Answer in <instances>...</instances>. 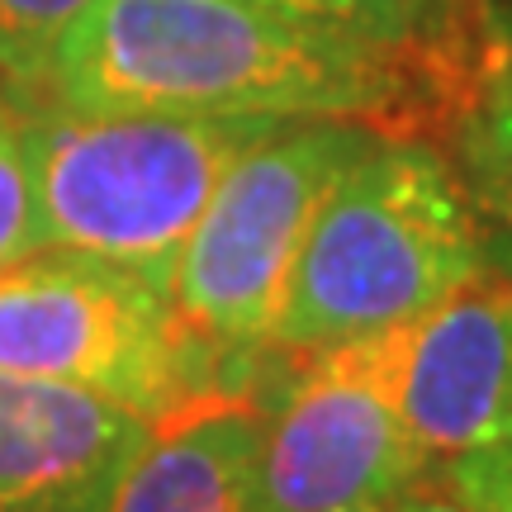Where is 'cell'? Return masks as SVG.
<instances>
[{
	"label": "cell",
	"instance_id": "9a60e30c",
	"mask_svg": "<svg viewBox=\"0 0 512 512\" xmlns=\"http://www.w3.org/2000/svg\"><path fill=\"white\" fill-rule=\"evenodd\" d=\"M384 512H465V508H460L456 498L437 484V475H432V479H422V484H413L403 498H394Z\"/></svg>",
	"mask_w": 512,
	"mask_h": 512
},
{
	"label": "cell",
	"instance_id": "3957f363",
	"mask_svg": "<svg viewBox=\"0 0 512 512\" xmlns=\"http://www.w3.org/2000/svg\"><path fill=\"white\" fill-rule=\"evenodd\" d=\"M380 138L351 119H280L223 171L171 271V309L214 399L252 394L294 256Z\"/></svg>",
	"mask_w": 512,
	"mask_h": 512
},
{
	"label": "cell",
	"instance_id": "ba28073f",
	"mask_svg": "<svg viewBox=\"0 0 512 512\" xmlns=\"http://www.w3.org/2000/svg\"><path fill=\"white\" fill-rule=\"evenodd\" d=\"M143 437L91 389L0 370V512H105Z\"/></svg>",
	"mask_w": 512,
	"mask_h": 512
},
{
	"label": "cell",
	"instance_id": "7c38bea8",
	"mask_svg": "<svg viewBox=\"0 0 512 512\" xmlns=\"http://www.w3.org/2000/svg\"><path fill=\"white\" fill-rule=\"evenodd\" d=\"M95 0H0V91L10 105L29 95L53 48Z\"/></svg>",
	"mask_w": 512,
	"mask_h": 512
},
{
	"label": "cell",
	"instance_id": "8992f818",
	"mask_svg": "<svg viewBox=\"0 0 512 512\" xmlns=\"http://www.w3.org/2000/svg\"><path fill=\"white\" fill-rule=\"evenodd\" d=\"M0 370L91 389L147 427L214 399L166 285L62 247L0 271Z\"/></svg>",
	"mask_w": 512,
	"mask_h": 512
},
{
	"label": "cell",
	"instance_id": "52a82bcc",
	"mask_svg": "<svg viewBox=\"0 0 512 512\" xmlns=\"http://www.w3.org/2000/svg\"><path fill=\"white\" fill-rule=\"evenodd\" d=\"M394 399L437 465L512 441V266H489L399 328Z\"/></svg>",
	"mask_w": 512,
	"mask_h": 512
},
{
	"label": "cell",
	"instance_id": "5bb4252c",
	"mask_svg": "<svg viewBox=\"0 0 512 512\" xmlns=\"http://www.w3.org/2000/svg\"><path fill=\"white\" fill-rule=\"evenodd\" d=\"M437 484L465 512H512V441L441 460Z\"/></svg>",
	"mask_w": 512,
	"mask_h": 512
},
{
	"label": "cell",
	"instance_id": "8fae6325",
	"mask_svg": "<svg viewBox=\"0 0 512 512\" xmlns=\"http://www.w3.org/2000/svg\"><path fill=\"white\" fill-rule=\"evenodd\" d=\"M252 5L309 19V24H328L342 34L375 38L389 48H413V53L437 57L456 81L460 100L484 0H252Z\"/></svg>",
	"mask_w": 512,
	"mask_h": 512
},
{
	"label": "cell",
	"instance_id": "277c9868",
	"mask_svg": "<svg viewBox=\"0 0 512 512\" xmlns=\"http://www.w3.org/2000/svg\"><path fill=\"white\" fill-rule=\"evenodd\" d=\"M256 114H24L43 247L166 285L223 171L275 128Z\"/></svg>",
	"mask_w": 512,
	"mask_h": 512
},
{
	"label": "cell",
	"instance_id": "7a4b0ae2",
	"mask_svg": "<svg viewBox=\"0 0 512 512\" xmlns=\"http://www.w3.org/2000/svg\"><path fill=\"white\" fill-rule=\"evenodd\" d=\"M489 266L494 252L451 157L427 138H380L318 209L266 351L408 328Z\"/></svg>",
	"mask_w": 512,
	"mask_h": 512
},
{
	"label": "cell",
	"instance_id": "6da1fadb",
	"mask_svg": "<svg viewBox=\"0 0 512 512\" xmlns=\"http://www.w3.org/2000/svg\"><path fill=\"white\" fill-rule=\"evenodd\" d=\"M15 110L351 119L441 143L456 81L427 53L252 0H95Z\"/></svg>",
	"mask_w": 512,
	"mask_h": 512
},
{
	"label": "cell",
	"instance_id": "30bf717a",
	"mask_svg": "<svg viewBox=\"0 0 512 512\" xmlns=\"http://www.w3.org/2000/svg\"><path fill=\"white\" fill-rule=\"evenodd\" d=\"M494 266H512V0L479 5V34L456 114L441 133Z\"/></svg>",
	"mask_w": 512,
	"mask_h": 512
},
{
	"label": "cell",
	"instance_id": "2e32d148",
	"mask_svg": "<svg viewBox=\"0 0 512 512\" xmlns=\"http://www.w3.org/2000/svg\"><path fill=\"white\" fill-rule=\"evenodd\" d=\"M347 512H384V508H347Z\"/></svg>",
	"mask_w": 512,
	"mask_h": 512
},
{
	"label": "cell",
	"instance_id": "5b68a950",
	"mask_svg": "<svg viewBox=\"0 0 512 512\" xmlns=\"http://www.w3.org/2000/svg\"><path fill=\"white\" fill-rule=\"evenodd\" d=\"M394 342L399 328L256 361V512L389 508L437 475L394 399Z\"/></svg>",
	"mask_w": 512,
	"mask_h": 512
},
{
	"label": "cell",
	"instance_id": "9c48e42d",
	"mask_svg": "<svg viewBox=\"0 0 512 512\" xmlns=\"http://www.w3.org/2000/svg\"><path fill=\"white\" fill-rule=\"evenodd\" d=\"M252 403L195 399L152 422L105 512H256Z\"/></svg>",
	"mask_w": 512,
	"mask_h": 512
},
{
	"label": "cell",
	"instance_id": "4fadbf2b",
	"mask_svg": "<svg viewBox=\"0 0 512 512\" xmlns=\"http://www.w3.org/2000/svg\"><path fill=\"white\" fill-rule=\"evenodd\" d=\"M34 252H43V228H38L34 166L24 147V114L0 91V271Z\"/></svg>",
	"mask_w": 512,
	"mask_h": 512
}]
</instances>
